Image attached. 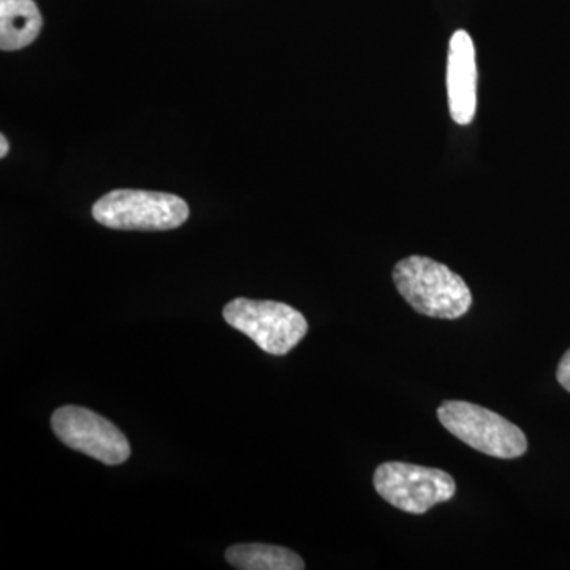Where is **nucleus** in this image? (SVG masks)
I'll return each mask as SVG.
<instances>
[{
  "label": "nucleus",
  "instance_id": "obj_10",
  "mask_svg": "<svg viewBox=\"0 0 570 570\" xmlns=\"http://www.w3.org/2000/svg\"><path fill=\"white\" fill-rule=\"evenodd\" d=\"M557 377L561 387L570 393V348L561 358L560 366L557 370Z\"/></svg>",
  "mask_w": 570,
  "mask_h": 570
},
{
  "label": "nucleus",
  "instance_id": "obj_6",
  "mask_svg": "<svg viewBox=\"0 0 570 570\" xmlns=\"http://www.w3.org/2000/svg\"><path fill=\"white\" fill-rule=\"evenodd\" d=\"M52 431L67 448L116 466L129 460L130 444L111 422L89 409L63 406L52 414Z\"/></svg>",
  "mask_w": 570,
  "mask_h": 570
},
{
  "label": "nucleus",
  "instance_id": "obj_8",
  "mask_svg": "<svg viewBox=\"0 0 570 570\" xmlns=\"http://www.w3.org/2000/svg\"><path fill=\"white\" fill-rule=\"evenodd\" d=\"M43 26L33 0H0V48L18 51L36 41Z\"/></svg>",
  "mask_w": 570,
  "mask_h": 570
},
{
  "label": "nucleus",
  "instance_id": "obj_3",
  "mask_svg": "<svg viewBox=\"0 0 570 570\" xmlns=\"http://www.w3.org/2000/svg\"><path fill=\"white\" fill-rule=\"evenodd\" d=\"M438 419L453 436L485 455L513 460L527 453L523 431L490 409L468 401H445L438 409Z\"/></svg>",
  "mask_w": 570,
  "mask_h": 570
},
{
  "label": "nucleus",
  "instance_id": "obj_2",
  "mask_svg": "<svg viewBox=\"0 0 570 570\" xmlns=\"http://www.w3.org/2000/svg\"><path fill=\"white\" fill-rule=\"evenodd\" d=\"M92 216L115 230L164 232L181 227L189 217V206L174 194L119 189L97 200Z\"/></svg>",
  "mask_w": 570,
  "mask_h": 570
},
{
  "label": "nucleus",
  "instance_id": "obj_7",
  "mask_svg": "<svg viewBox=\"0 0 570 570\" xmlns=\"http://www.w3.org/2000/svg\"><path fill=\"white\" fill-rule=\"evenodd\" d=\"M448 94L453 121L471 124L478 108V63L474 41L463 29L453 33L449 43Z\"/></svg>",
  "mask_w": 570,
  "mask_h": 570
},
{
  "label": "nucleus",
  "instance_id": "obj_1",
  "mask_svg": "<svg viewBox=\"0 0 570 570\" xmlns=\"http://www.w3.org/2000/svg\"><path fill=\"white\" fill-rule=\"evenodd\" d=\"M393 283L409 305L423 316L455 321L472 305V294L463 277L422 255L397 262Z\"/></svg>",
  "mask_w": 570,
  "mask_h": 570
},
{
  "label": "nucleus",
  "instance_id": "obj_5",
  "mask_svg": "<svg viewBox=\"0 0 570 570\" xmlns=\"http://www.w3.org/2000/svg\"><path fill=\"white\" fill-rule=\"evenodd\" d=\"M374 489L396 509L422 515L455 497L456 483L441 469L387 461L374 472Z\"/></svg>",
  "mask_w": 570,
  "mask_h": 570
},
{
  "label": "nucleus",
  "instance_id": "obj_11",
  "mask_svg": "<svg viewBox=\"0 0 570 570\" xmlns=\"http://www.w3.org/2000/svg\"><path fill=\"white\" fill-rule=\"evenodd\" d=\"M7 153H9V141H7L6 135L0 137V157H6Z\"/></svg>",
  "mask_w": 570,
  "mask_h": 570
},
{
  "label": "nucleus",
  "instance_id": "obj_4",
  "mask_svg": "<svg viewBox=\"0 0 570 570\" xmlns=\"http://www.w3.org/2000/svg\"><path fill=\"white\" fill-rule=\"evenodd\" d=\"M224 318L272 355L288 354L307 333L299 311L269 299L235 298L224 307Z\"/></svg>",
  "mask_w": 570,
  "mask_h": 570
},
{
  "label": "nucleus",
  "instance_id": "obj_9",
  "mask_svg": "<svg viewBox=\"0 0 570 570\" xmlns=\"http://www.w3.org/2000/svg\"><path fill=\"white\" fill-rule=\"evenodd\" d=\"M225 560L239 570H303L305 561L295 551L266 543H239L230 547Z\"/></svg>",
  "mask_w": 570,
  "mask_h": 570
}]
</instances>
